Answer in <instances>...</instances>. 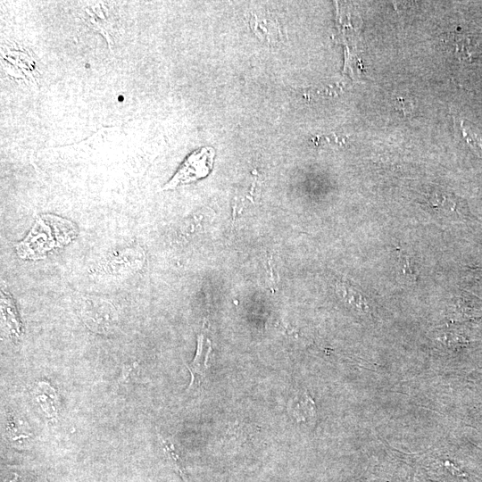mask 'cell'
I'll return each instance as SVG.
<instances>
[{
	"label": "cell",
	"mask_w": 482,
	"mask_h": 482,
	"mask_svg": "<svg viewBox=\"0 0 482 482\" xmlns=\"http://www.w3.org/2000/svg\"><path fill=\"white\" fill-rule=\"evenodd\" d=\"M77 235V227L71 221L53 214H42L37 216L28 235L15 245V249L20 258L37 261L68 245Z\"/></svg>",
	"instance_id": "6da1fadb"
},
{
	"label": "cell",
	"mask_w": 482,
	"mask_h": 482,
	"mask_svg": "<svg viewBox=\"0 0 482 482\" xmlns=\"http://www.w3.org/2000/svg\"><path fill=\"white\" fill-rule=\"evenodd\" d=\"M214 157L215 150L211 146L195 150L187 157L162 189H173L206 177L212 170Z\"/></svg>",
	"instance_id": "7a4b0ae2"
},
{
	"label": "cell",
	"mask_w": 482,
	"mask_h": 482,
	"mask_svg": "<svg viewBox=\"0 0 482 482\" xmlns=\"http://www.w3.org/2000/svg\"><path fill=\"white\" fill-rule=\"evenodd\" d=\"M212 343L203 334L197 337L196 353L192 362L187 365V369L191 374L189 388L193 386L199 385L206 376L209 367V358L212 353Z\"/></svg>",
	"instance_id": "3957f363"
},
{
	"label": "cell",
	"mask_w": 482,
	"mask_h": 482,
	"mask_svg": "<svg viewBox=\"0 0 482 482\" xmlns=\"http://www.w3.org/2000/svg\"><path fill=\"white\" fill-rule=\"evenodd\" d=\"M456 50L462 59L471 60L482 53V30L463 29L455 34Z\"/></svg>",
	"instance_id": "277c9868"
},
{
	"label": "cell",
	"mask_w": 482,
	"mask_h": 482,
	"mask_svg": "<svg viewBox=\"0 0 482 482\" xmlns=\"http://www.w3.org/2000/svg\"><path fill=\"white\" fill-rule=\"evenodd\" d=\"M289 411L297 421L312 420L316 414L313 400L306 394L292 399L289 402Z\"/></svg>",
	"instance_id": "5b68a950"
},
{
	"label": "cell",
	"mask_w": 482,
	"mask_h": 482,
	"mask_svg": "<svg viewBox=\"0 0 482 482\" xmlns=\"http://www.w3.org/2000/svg\"><path fill=\"white\" fill-rule=\"evenodd\" d=\"M461 129L464 140L477 153L482 152V143L480 137L475 133L471 126L466 125L465 120L461 123Z\"/></svg>",
	"instance_id": "8992f818"
},
{
	"label": "cell",
	"mask_w": 482,
	"mask_h": 482,
	"mask_svg": "<svg viewBox=\"0 0 482 482\" xmlns=\"http://www.w3.org/2000/svg\"><path fill=\"white\" fill-rule=\"evenodd\" d=\"M344 297L349 304L357 310L364 312L367 309V304L364 302L362 296L356 291L352 289H344Z\"/></svg>",
	"instance_id": "52a82bcc"
},
{
	"label": "cell",
	"mask_w": 482,
	"mask_h": 482,
	"mask_svg": "<svg viewBox=\"0 0 482 482\" xmlns=\"http://www.w3.org/2000/svg\"><path fill=\"white\" fill-rule=\"evenodd\" d=\"M162 444L164 446V451L166 454L169 456V459L171 461V463L173 464L174 468L180 473L182 477H184L185 475L184 469H183L182 464L180 463L179 456L176 453L174 446L164 440H162Z\"/></svg>",
	"instance_id": "ba28073f"
},
{
	"label": "cell",
	"mask_w": 482,
	"mask_h": 482,
	"mask_svg": "<svg viewBox=\"0 0 482 482\" xmlns=\"http://www.w3.org/2000/svg\"><path fill=\"white\" fill-rule=\"evenodd\" d=\"M397 103L400 104V106H401V109L403 110V112H410V110L412 109V105L411 104V102H408L406 99L404 98H402V97H398L397 98Z\"/></svg>",
	"instance_id": "9c48e42d"
}]
</instances>
